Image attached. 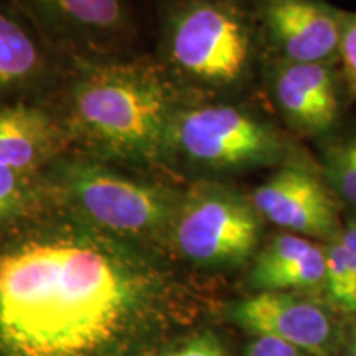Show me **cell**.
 <instances>
[{"mask_svg":"<svg viewBox=\"0 0 356 356\" xmlns=\"http://www.w3.org/2000/svg\"><path fill=\"white\" fill-rule=\"evenodd\" d=\"M154 297L137 269L92 244L35 243L0 256L3 356H102Z\"/></svg>","mask_w":356,"mask_h":356,"instance_id":"1","label":"cell"},{"mask_svg":"<svg viewBox=\"0 0 356 356\" xmlns=\"http://www.w3.org/2000/svg\"><path fill=\"white\" fill-rule=\"evenodd\" d=\"M170 95L157 76L136 68L96 73L79 88V126L115 152H157L170 127Z\"/></svg>","mask_w":356,"mask_h":356,"instance_id":"2","label":"cell"},{"mask_svg":"<svg viewBox=\"0 0 356 356\" xmlns=\"http://www.w3.org/2000/svg\"><path fill=\"white\" fill-rule=\"evenodd\" d=\"M170 51L193 78L238 83L251 66V25L234 0H185L172 17Z\"/></svg>","mask_w":356,"mask_h":356,"instance_id":"3","label":"cell"},{"mask_svg":"<svg viewBox=\"0 0 356 356\" xmlns=\"http://www.w3.org/2000/svg\"><path fill=\"white\" fill-rule=\"evenodd\" d=\"M259 239L261 215L254 204L225 186L197 188L175 216L177 246L198 264H243Z\"/></svg>","mask_w":356,"mask_h":356,"instance_id":"4","label":"cell"},{"mask_svg":"<svg viewBox=\"0 0 356 356\" xmlns=\"http://www.w3.org/2000/svg\"><path fill=\"white\" fill-rule=\"evenodd\" d=\"M173 139L190 160L213 168L267 165L284 154L273 127L231 106L186 111L173 122Z\"/></svg>","mask_w":356,"mask_h":356,"instance_id":"5","label":"cell"},{"mask_svg":"<svg viewBox=\"0 0 356 356\" xmlns=\"http://www.w3.org/2000/svg\"><path fill=\"white\" fill-rule=\"evenodd\" d=\"M262 218L292 233L333 241L341 233L335 200L314 173L287 165L252 193Z\"/></svg>","mask_w":356,"mask_h":356,"instance_id":"6","label":"cell"},{"mask_svg":"<svg viewBox=\"0 0 356 356\" xmlns=\"http://www.w3.org/2000/svg\"><path fill=\"white\" fill-rule=\"evenodd\" d=\"M257 12L291 63H327L338 55L345 12L323 0H257Z\"/></svg>","mask_w":356,"mask_h":356,"instance_id":"7","label":"cell"},{"mask_svg":"<svg viewBox=\"0 0 356 356\" xmlns=\"http://www.w3.org/2000/svg\"><path fill=\"white\" fill-rule=\"evenodd\" d=\"M76 193L92 220L114 231H152L170 216L172 204L165 193L108 172L79 173Z\"/></svg>","mask_w":356,"mask_h":356,"instance_id":"8","label":"cell"},{"mask_svg":"<svg viewBox=\"0 0 356 356\" xmlns=\"http://www.w3.org/2000/svg\"><path fill=\"white\" fill-rule=\"evenodd\" d=\"M233 318L256 337H270L315 356H325L333 325L327 312L287 292H259L239 302Z\"/></svg>","mask_w":356,"mask_h":356,"instance_id":"9","label":"cell"},{"mask_svg":"<svg viewBox=\"0 0 356 356\" xmlns=\"http://www.w3.org/2000/svg\"><path fill=\"white\" fill-rule=\"evenodd\" d=\"M277 102L293 127L305 134L330 131L338 118L335 76L327 63H286L274 78Z\"/></svg>","mask_w":356,"mask_h":356,"instance_id":"10","label":"cell"},{"mask_svg":"<svg viewBox=\"0 0 356 356\" xmlns=\"http://www.w3.org/2000/svg\"><path fill=\"white\" fill-rule=\"evenodd\" d=\"M51 140V124L38 111H0V165L15 172L33 167L48 154Z\"/></svg>","mask_w":356,"mask_h":356,"instance_id":"11","label":"cell"},{"mask_svg":"<svg viewBox=\"0 0 356 356\" xmlns=\"http://www.w3.org/2000/svg\"><path fill=\"white\" fill-rule=\"evenodd\" d=\"M325 287L341 310L356 312V220L325 249Z\"/></svg>","mask_w":356,"mask_h":356,"instance_id":"12","label":"cell"},{"mask_svg":"<svg viewBox=\"0 0 356 356\" xmlns=\"http://www.w3.org/2000/svg\"><path fill=\"white\" fill-rule=\"evenodd\" d=\"M37 65L32 40L15 22L0 15V86L25 78Z\"/></svg>","mask_w":356,"mask_h":356,"instance_id":"13","label":"cell"},{"mask_svg":"<svg viewBox=\"0 0 356 356\" xmlns=\"http://www.w3.org/2000/svg\"><path fill=\"white\" fill-rule=\"evenodd\" d=\"M314 243L297 234H280L270 241L256 257L251 270V284L259 291H264L270 279L293 262L302 259Z\"/></svg>","mask_w":356,"mask_h":356,"instance_id":"14","label":"cell"},{"mask_svg":"<svg viewBox=\"0 0 356 356\" xmlns=\"http://www.w3.org/2000/svg\"><path fill=\"white\" fill-rule=\"evenodd\" d=\"M325 284V249L317 244L293 262L291 267L274 275L261 292H287L292 289H314Z\"/></svg>","mask_w":356,"mask_h":356,"instance_id":"15","label":"cell"},{"mask_svg":"<svg viewBox=\"0 0 356 356\" xmlns=\"http://www.w3.org/2000/svg\"><path fill=\"white\" fill-rule=\"evenodd\" d=\"M68 19L89 26L109 29L122 19L119 0H44Z\"/></svg>","mask_w":356,"mask_h":356,"instance_id":"16","label":"cell"},{"mask_svg":"<svg viewBox=\"0 0 356 356\" xmlns=\"http://www.w3.org/2000/svg\"><path fill=\"white\" fill-rule=\"evenodd\" d=\"M327 178L333 191L356 211V139L328 152Z\"/></svg>","mask_w":356,"mask_h":356,"instance_id":"17","label":"cell"},{"mask_svg":"<svg viewBox=\"0 0 356 356\" xmlns=\"http://www.w3.org/2000/svg\"><path fill=\"white\" fill-rule=\"evenodd\" d=\"M338 55L343 61L346 89L351 99H356V13H343Z\"/></svg>","mask_w":356,"mask_h":356,"instance_id":"18","label":"cell"},{"mask_svg":"<svg viewBox=\"0 0 356 356\" xmlns=\"http://www.w3.org/2000/svg\"><path fill=\"white\" fill-rule=\"evenodd\" d=\"M160 356H228L220 340L210 333L190 338L185 343L163 351Z\"/></svg>","mask_w":356,"mask_h":356,"instance_id":"19","label":"cell"},{"mask_svg":"<svg viewBox=\"0 0 356 356\" xmlns=\"http://www.w3.org/2000/svg\"><path fill=\"white\" fill-rule=\"evenodd\" d=\"M246 356H307V353L277 338L256 337L249 345Z\"/></svg>","mask_w":356,"mask_h":356,"instance_id":"20","label":"cell"},{"mask_svg":"<svg viewBox=\"0 0 356 356\" xmlns=\"http://www.w3.org/2000/svg\"><path fill=\"white\" fill-rule=\"evenodd\" d=\"M20 195L17 172L6 165H0V220L12 210Z\"/></svg>","mask_w":356,"mask_h":356,"instance_id":"21","label":"cell"},{"mask_svg":"<svg viewBox=\"0 0 356 356\" xmlns=\"http://www.w3.org/2000/svg\"><path fill=\"white\" fill-rule=\"evenodd\" d=\"M348 356H356V327L351 330L350 340H348V350H346Z\"/></svg>","mask_w":356,"mask_h":356,"instance_id":"22","label":"cell"}]
</instances>
